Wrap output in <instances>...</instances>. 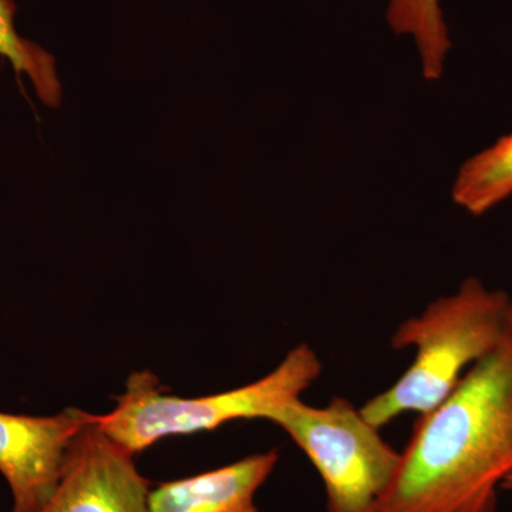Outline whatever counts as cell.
Returning <instances> with one entry per match:
<instances>
[{
    "label": "cell",
    "instance_id": "cell-11",
    "mask_svg": "<svg viewBox=\"0 0 512 512\" xmlns=\"http://www.w3.org/2000/svg\"><path fill=\"white\" fill-rule=\"evenodd\" d=\"M503 490L512 491V474L507 478V480H505V483L503 484Z\"/></svg>",
    "mask_w": 512,
    "mask_h": 512
},
{
    "label": "cell",
    "instance_id": "cell-4",
    "mask_svg": "<svg viewBox=\"0 0 512 512\" xmlns=\"http://www.w3.org/2000/svg\"><path fill=\"white\" fill-rule=\"evenodd\" d=\"M268 421L288 434L325 487L326 512H373L389 490L402 453L345 397L315 407L286 403Z\"/></svg>",
    "mask_w": 512,
    "mask_h": 512
},
{
    "label": "cell",
    "instance_id": "cell-9",
    "mask_svg": "<svg viewBox=\"0 0 512 512\" xmlns=\"http://www.w3.org/2000/svg\"><path fill=\"white\" fill-rule=\"evenodd\" d=\"M387 23L396 35L412 36L426 80H439L451 47L440 0H389Z\"/></svg>",
    "mask_w": 512,
    "mask_h": 512
},
{
    "label": "cell",
    "instance_id": "cell-6",
    "mask_svg": "<svg viewBox=\"0 0 512 512\" xmlns=\"http://www.w3.org/2000/svg\"><path fill=\"white\" fill-rule=\"evenodd\" d=\"M93 419L77 409L50 417L0 413V473L12 491V512H36L49 500L70 447Z\"/></svg>",
    "mask_w": 512,
    "mask_h": 512
},
{
    "label": "cell",
    "instance_id": "cell-8",
    "mask_svg": "<svg viewBox=\"0 0 512 512\" xmlns=\"http://www.w3.org/2000/svg\"><path fill=\"white\" fill-rule=\"evenodd\" d=\"M512 195V133L463 164L453 187V200L481 217Z\"/></svg>",
    "mask_w": 512,
    "mask_h": 512
},
{
    "label": "cell",
    "instance_id": "cell-1",
    "mask_svg": "<svg viewBox=\"0 0 512 512\" xmlns=\"http://www.w3.org/2000/svg\"><path fill=\"white\" fill-rule=\"evenodd\" d=\"M373 512H495L512 474V299L500 342L420 416Z\"/></svg>",
    "mask_w": 512,
    "mask_h": 512
},
{
    "label": "cell",
    "instance_id": "cell-7",
    "mask_svg": "<svg viewBox=\"0 0 512 512\" xmlns=\"http://www.w3.org/2000/svg\"><path fill=\"white\" fill-rule=\"evenodd\" d=\"M278 450L150 488V512H259L256 493L274 473Z\"/></svg>",
    "mask_w": 512,
    "mask_h": 512
},
{
    "label": "cell",
    "instance_id": "cell-5",
    "mask_svg": "<svg viewBox=\"0 0 512 512\" xmlns=\"http://www.w3.org/2000/svg\"><path fill=\"white\" fill-rule=\"evenodd\" d=\"M134 456L92 423L74 440L55 491L36 512H150Z\"/></svg>",
    "mask_w": 512,
    "mask_h": 512
},
{
    "label": "cell",
    "instance_id": "cell-10",
    "mask_svg": "<svg viewBox=\"0 0 512 512\" xmlns=\"http://www.w3.org/2000/svg\"><path fill=\"white\" fill-rule=\"evenodd\" d=\"M18 5L15 0H0V59L6 60L19 77H28L36 96L50 109L62 101V84L56 60L39 43L26 39L15 25Z\"/></svg>",
    "mask_w": 512,
    "mask_h": 512
},
{
    "label": "cell",
    "instance_id": "cell-3",
    "mask_svg": "<svg viewBox=\"0 0 512 512\" xmlns=\"http://www.w3.org/2000/svg\"><path fill=\"white\" fill-rule=\"evenodd\" d=\"M322 369L318 353L301 343L262 379L192 399L164 394L167 387L150 370H143L128 377L126 393L116 397V409L96 416L97 426L113 443L136 456L164 437L211 431L241 419L268 420L286 403L301 399Z\"/></svg>",
    "mask_w": 512,
    "mask_h": 512
},
{
    "label": "cell",
    "instance_id": "cell-2",
    "mask_svg": "<svg viewBox=\"0 0 512 512\" xmlns=\"http://www.w3.org/2000/svg\"><path fill=\"white\" fill-rule=\"evenodd\" d=\"M511 299L510 293L470 278L457 292L400 323L392 346L413 348L416 355L396 383L360 409L365 419L382 429L403 414L424 416L439 407L468 370L498 345Z\"/></svg>",
    "mask_w": 512,
    "mask_h": 512
}]
</instances>
